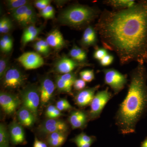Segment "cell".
I'll return each mask as SVG.
<instances>
[{"label": "cell", "mask_w": 147, "mask_h": 147, "mask_svg": "<svg viewBox=\"0 0 147 147\" xmlns=\"http://www.w3.org/2000/svg\"><path fill=\"white\" fill-rule=\"evenodd\" d=\"M29 4H30V2L27 0H9L6 2L7 6L10 11Z\"/></svg>", "instance_id": "83f0119b"}, {"label": "cell", "mask_w": 147, "mask_h": 147, "mask_svg": "<svg viewBox=\"0 0 147 147\" xmlns=\"http://www.w3.org/2000/svg\"><path fill=\"white\" fill-rule=\"evenodd\" d=\"M147 72L138 64L130 73V84L125 98L116 113L115 123L123 135L135 132L139 121L147 112Z\"/></svg>", "instance_id": "7a4b0ae2"}, {"label": "cell", "mask_w": 147, "mask_h": 147, "mask_svg": "<svg viewBox=\"0 0 147 147\" xmlns=\"http://www.w3.org/2000/svg\"><path fill=\"white\" fill-rule=\"evenodd\" d=\"M75 144L77 147H90L93 144L92 143H76Z\"/></svg>", "instance_id": "bcb514c9"}, {"label": "cell", "mask_w": 147, "mask_h": 147, "mask_svg": "<svg viewBox=\"0 0 147 147\" xmlns=\"http://www.w3.org/2000/svg\"><path fill=\"white\" fill-rule=\"evenodd\" d=\"M56 85L49 78L42 79L40 89V101L42 105H45L51 99L55 92Z\"/></svg>", "instance_id": "4fadbf2b"}, {"label": "cell", "mask_w": 147, "mask_h": 147, "mask_svg": "<svg viewBox=\"0 0 147 147\" xmlns=\"http://www.w3.org/2000/svg\"><path fill=\"white\" fill-rule=\"evenodd\" d=\"M17 115L20 123L26 127L32 126L36 119L34 114L24 106H22L18 110Z\"/></svg>", "instance_id": "e0dca14e"}, {"label": "cell", "mask_w": 147, "mask_h": 147, "mask_svg": "<svg viewBox=\"0 0 147 147\" xmlns=\"http://www.w3.org/2000/svg\"><path fill=\"white\" fill-rule=\"evenodd\" d=\"M10 140L14 145L23 144L26 143L25 132L20 123L13 121L9 126Z\"/></svg>", "instance_id": "9a60e30c"}, {"label": "cell", "mask_w": 147, "mask_h": 147, "mask_svg": "<svg viewBox=\"0 0 147 147\" xmlns=\"http://www.w3.org/2000/svg\"><path fill=\"white\" fill-rule=\"evenodd\" d=\"M40 45H41L42 48L44 49L45 51L49 54L50 52V46L47 43L46 40L39 39L38 40Z\"/></svg>", "instance_id": "b9f144b4"}, {"label": "cell", "mask_w": 147, "mask_h": 147, "mask_svg": "<svg viewBox=\"0 0 147 147\" xmlns=\"http://www.w3.org/2000/svg\"><path fill=\"white\" fill-rule=\"evenodd\" d=\"M81 63L74 60L71 58L64 57L57 62L55 66V70L62 74L71 73L78 67L83 65Z\"/></svg>", "instance_id": "5bb4252c"}, {"label": "cell", "mask_w": 147, "mask_h": 147, "mask_svg": "<svg viewBox=\"0 0 147 147\" xmlns=\"http://www.w3.org/2000/svg\"><path fill=\"white\" fill-rule=\"evenodd\" d=\"M89 120V113L82 110H74L68 118L69 122L73 129L85 128Z\"/></svg>", "instance_id": "7c38bea8"}, {"label": "cell", "mask_w": 147, "mask_h": 147, "mask_svg": "<svg viewBox=\"0 0 147 147\" xmlns=\"http://www.w3.org/2000/svg\"><path fill=\"white\" fill-rule=\"evenodd\" d=\"M141 147H147V137L142 142Z\"/></svg>", "instance_id": "7dc6e473"}, {"label": "cell", "mask_w": 147, "mask_h": 147, "mask_svg": "<svg viewBox=\"0 0 147 147\" xmlns=\"http://www.w3.org/2000/svg\"><path fill=\"white\" fill-rule=\"evenodd\" d=\"M114 59L113 55L108 54L99 61V63L102 66H108L113 63Z\"/></svg>", "instance_id": "8d00e7d4"}, {"label": "cell", "mask_w": 147, "mask_h": 147, "mask_svg": "<svg viewBox=\"0 0 147 147\" xmlns=\"http://www.w3.org/2000/svg\"><path fill=\"white\" fill-rule=\"evenodd\" d=\"M30 5L29 4L16 9L11 11L12 17L20 25L25 17L27 10Z\"/></svg>", "instance_id": "cb8c5ba5"}, {"label": "cell", "mask_w": 147, "mask_h": 147, "mask_svg": "<svg viewBox=\"0 0 147 147\" xmlns=\"http://www.w3.org/2000/svg\"><path fill=\"white\" fill-rule=\"evenodd\" d=\"M100 87V85H98L78 92L74 98V101L76 105L81 108L90 105L96 94V92Z\"/></svg>", "instance_id": "8fae6325"}, {"label": "cell", "mask_w": 147, "mask_h": 147, "mask_svg": "<svg viewBox=\"0 0 147 147\" xmlns=\"http://www.w3.org/2000/svg\"><path fill=\"white\" fill-rule=\"evenodd\" d=\"M69 55L74 60L79 63H84L87 59L86 51L75 45H74L69 51Z\"/></svg>", "instance_id": "7402d4cb"}, {"label": "cell", "mask_w": 147, "mask_h": 147, "mask_svg": "<svg viewBox=\"0 0 147 147\" xmlns=\"http://www.w3.org/2000/svg\"><path fill=\"white\" fill-rule=\"evenodd\" d=\"M42 27L38 28L34 25H31L26 27L21 37V42L22 45L26 46L29 42L36 39L42 30Z\"/></svg>", "instance_id": "ac0fdd59"}, {"label": "cell", "mask_w": 147, "mask_h": 147, "mask_svg": "<svg viewBox=\"0 0 147 147\" xmlns=\"http://www.w3.org/2000/svg\"><path fill=\"white\" fill-rule=\"evenodd\" d=\"M60 77L69 86H73L74 83L76 80V75L73 72L65 74L59 75Z\"/></svg>", "instance_id": "1f68e13d"}, {"label": "cell", "mask_w": 147, "mask_h": 147, "mask_svg": "<svg viewBox=\"0 0 147 147\" xmlns=\"http://www.w3.org/2000/svg\"><path fill=\"white\" fill-rule=\"evenodd\" d=\"M23 106L30 110L37 118L38 109L40 101V93L34 86H29L21 93Z\"/></svg>", "instance_id": "8992f818"}, {"label": "cell", "mask_w": 147, "mask_h": 147, "mask_svg": "<svg viewBox=\"0 0 147 147\" xmlns=\"http://www.w3.org/2000/svg\"><path fill=\"white\" fill-rule=\"evenodd\" d=\"M100 11L94 7L76 5L66 9L61 13L59 19L62 24L74 28L88 25L98 17Z\"/></svg>", "instance_id": "3957f363"}, {"label": "cell", "mask_w": 147, "mask_h": 147, "mask_svg": "<svg viewBox=\"0 0 147 147\" xmlns=\"http://www.w3.org/2000/svg\"><path fill=\"white\" fill-rule=\"evenodd\" d=\"M96 140L94 136H90L85 133H82L78 134L71 140L74 143H92L93 144Z\"/></svg>", "instance_id": "484cf974"}, {"label": "cell", "mask_w": 147, "mask_h": 147, "mask_svg": "<svg viewBox=\"0 0 147 147\" xmlns=\"http://www.w3.org/2000/svg\"><path fill=\"white\" fill-rule=\"evenodd\" d=\"M9 147V146H7V147Z\"/></svg>", "instance_id": "c3c4849f"}, {"label": "cell", "mask_w": 147, "mask_h": 147, "mask_svg": "<svg viewBox=\"0 0 147 147\" xmlns=\"http://www.w3.org/2000/svg\"><path fill=\"white\" fill-rule=\"evenodd\" d=\"M68 129L67 124L63 121L58 119H48L41 125L40 131L48 135L55 132L65 133Z\"/></svg>", "instance_id": "30bf717a"}, {"label": "cell", "mask_w": 147, "mask_h": 147, "mask_svg": "<svg viewBox=\"0 0 147 147\" xmlns=\"http://www.w3.org/2000/svg\"><path fill=\"white\" fill-rule=\"evenodd\" d=\"M57 108L56 106L54 105H49L47 107L45 112V116L47 117V118L49 119L50 118V116L51 115V114L53 112L54 110Z\"/></svg>", "instance_id": "7bdbcfd3"}, {"label": "cell", "mask_w": 147, "mask_h": 147, "mask_svg": "<svg viewBox=\"0 0 147 147\" xmlns=\"http://www.w3.org/2000/svg\"><path fill=\"white\" fill-rule=\"evenodd\" d=\"M56 86L58 90L61 92L71 93V87H70L63 81L59 76L56 78Z\"/></svg>", "instance_id": "f1b7e54d"}, {"label": "cell", "mask_w": 147, "mask_h": 147, "mask_svg": "<svg viewBox=\"0 0 147 147\" xmlns=\"http://www.w3.org/2000/svg\"><path fill=\"white\" fill-rule=\"evenodd\" d=\"M103 47L117 54L122 65L147 61V1L118 10L103 11L95 28Z\"/></svg>", "instance_id": "6da1fadb"}, {"label": "cell", "mask_w": 147, "mask_h": 147, "mask_svg": "<svg viewBox=\"0 0 147 147\" xmlns=\"http://www.w3.org/2000/svg\"><path fill=\"white\" fill-rule=\"evenodd\" d=\"M108 54V50L105 48L97 47L94 53L93 57L95 59L100 61Z\"/></svg>", "instance_id": "e575fe53"}, {"label": "cell", "mask_w": 147, "mask_h": 147, "mask_svg": "<svg viewBox=\"0 0 147 147\" xmlns=\"http://www.w3.org/2000/svg\"><path fill=\"white\" fill-rule=\"evenodd\" d=\"M51 2L50 0H37L34 2V5L40 11L50 5Z\"/></svg>", "instance_id": "74e56055"}, {"label": "cell", "mask_w": 147, "mask_h": 147, "mask_svg": "<svg viewBox=\"0 0 147 147\" xmlns=\"http://www.w3.org/2000/svg\"><path fill=\"white\" fill-rule=\"evenodd\" d=\"M46 40L50 47L55 50H59L65 45V42L62 34L58 30L50 32L47 36Z\"/></svg>", "instance_id": "2e32d148"}, {"label": "cell", "mask_w": 147, "mask_h": 147, "mask_svg": "<svg viewBox=\"0 0 147 147\" xmlns=\"http://www.w3.org/2000/svg\"><path fill=\"white\" fill-rule=\"evenodd\" d=\"M34 48L38 54H41L44 56H47L49 54L42 48L38 40H37L34 44Z\"/></svg>", "instance_id": "f35d334b"}, {"label": "cell", "mask_w": 147, "mask_h": 147, "mask_svg": "<svg viewBox=\"0 0 147 147\" xmlns=\"http://www.w3.org/2000/svg\"><path fill=\"white\" fill-rule=\"evenodd\" d=\"M81 79L85 82H90L95 78L94 71L93 69H86L81 71L79 73Z\"/></svg>", "instance_id": "4dcf8cb0"}, {"label": "cell", "mask_w": 147, "mask_h": 147, "mask_svg": "<svg viewBox=\"0 0 147 147\" xmlns=\"http://www.w3.org/2000/svg\"><path fill=\"white\" fill-rule=\"evenodd\" d=\"M113 96L108 88L96 93L90 105V109L88 113L90 120H94L100 117L105 105Z\"/></svg>", "instance_id": "277c9868"}, {"label": "cell", "mask_w": 147, "mask_h": 147, "mask_svg": "<svg viewBox=\"0 0 147 147\" xmlns=\"http://www.w3.org/2000/svg\"><path fill=\"white\" fill-rule=\"evenodd\" d=\"M104 3L117 10L131 7L136 3L135 1L132 0H109L104 1Z\"/></svg>", "instance_id": "44dd1931"}, {"label": "cell", "mask_w": 147, "mask_h": 147, "mask_svg": "<svg viewBox=\"0 0 147 147\" xmlns=\"http://www.w3.org/2000/svg\"><path fill=\"white\" fill-rule=\"evenodd\" d=\"M12 28L11 21L8 17H4L0 21V33L1 34L8 33Z\"/></svg>", "instance_id": "4316f807"}, {"label": "cell", "mask_w": 147, "mask_h": 147, "mask_svg": "<svg viewBox=\"0 0 147 147\" xmlns=\"http://www.w3.org/2000/svg\"><path fill=\"white\" fill-rule=\"evenodd\" d=\"M55 14V9L50 5L40 11V16L45 19H50L54 18Z\"/></svg>", "instance_id": "f546056e"}, {"label": "cell", "mask_w": 147, "mask_h": 147, "mask_svg": "<svg viewBox=\"0 0 147 147\" xmlns=\"http://www.w3.org/2000/svg\"><path fill=\"white\" fill-rule=\"evenodd\" d=\"M36 12L32 6L30 5L20 25L25 27L33 25L36 22Z\"/></svg>", "instance_id": "603a6c76"}, {"label": "cell", "mask_w": 147, "mask_h": 147, "mask_svg": "<svg viewBox=\"0 0 147 147\" xmlns=\"http://www.w3.org/2000/svg\"><path fill=\"white\" fill-rule=\"evenodd\" d=\"M73 86L75 90L81 91L85 89L86 87V82L82 79H76L74 83Z\"/></svg>", "instance_id": "d590c367"}, {"label": "cell", "mask_w": 147, "mask_h": 147, "mask_svg": "<svg viewBox=\"0 0 147 147\" xmlns=\"http://www.w3.org/2000/svg\"><path fill=\"white\" fill-rule=\"evenodd\" d=\"M20 104V100L16 96L5 92H1L0 105L6 114L8 115H12Z\"/></svg>", "instance_id": "9c48e42d"}, {"label": "cell", "mask_w": 147, "mask_h": 147, "mask_svg": "<svg viewBox=\"0 0 147 147\" xmlns=\"http://www.w3.org/2000/svg\"><path fill=\"white\" fill-rule=\"evenodd\" d=\"M8 58L2 57L0 59V77L2 79L7 71L8 70Z\"/></svg>", "instance_id": "836d02e7"}, {"label": "cell", "mask_w": 147, "mask_h": 147, "mask_svg": "<svg viewBox=\"0 0 147 147\" xmlns=\"http://www.w3.org/2000/svg\"><path fill=\"white\" fill-rule=\"evenodd\" d=\"M17 60L24 68L28 70L39 68L44 64V60L41 55L34 52L23 53Z\"/></svg>", "instance_id": "ba28073f"}, {"label": "cell", "mask_w": 147, "mask_h": 147, "mask_svg": "<svg viewBox=\"0 0 147 147\" xmlns=\"http://www.w3.org/2000/svg\"><path fill=\"white\" fill-rule=\"evenodd\" d=\"M10 135L9 134L7 129L3 124H0V147H7L9 146Z\"/></svg>", "instance_id": "d4e9b609"}, {"label": "cell", "mask_w": 147, "mask_h": 147, "mask_svg": "<svg viewBox=\"0 0 147 147\" xmlns=\"http://www.w3.org/2000/svg\"><path fill=\"white\" fill-rule=\"evenodd\" d=\"M33 147H47V146L45 143L42 141H40L36 137H35Z\"/></svg>", "instance_id": "f6af8a7d"}, {"label": "cell", "mask_w": 147, "mask_h": 147, "mask_svg": "<svg viewBox=\"0 0 147 147\" xmlns=\"http://www.w3.org/2000/svg\"><path fill=\"white\" fill-rule=\"evenodd\" d=\"M104 74V82L110 87L115 94L123 90L127 82V76L113 68L102 70Z\"/></svg>", "instance_id": "5b68a950"}, {"label": "cell", "mask_w": 147, "mask_h": 147, "mask_svg": "<svg viewBox=\"0 0 147 147\" xmlns=\"http://www.w3.org/2000/svg\"><path fill=\"white\" fill-rule=\"evenodd\" d=\"M1 38H2V39L4 40L5 42L8 45L9 47L11 48V49H12L13 45V40H12V38L10 36H9L8 35H4L2 36Z\"/></svg>", "instance_id": "60d3db41"}, {"label": "cell", "mask_w": 147, "mask_h": 147, "mask_svg": "<svg viewBox=\"0 0 147 147\" xmlns=\"http://www.w3.org/2000/svg\"><path fill=\"white\" fill-rule=\"evenodd\" d=\"M4 87L9 89H15L22 86L25 81V76L16 67L9 69L2 79Z\"/></svg>", "instance_id": "52a82bcc"}, {"label": "cell", "mask_w": 147, "mask_h": 147, "mask_svg": "<svg viewBox=\"0 0 147 147\" xmlns=\"http://www.w3.org/2000/svg\"><path fill=\"white\" fill-rule=\"evenodd\" d=\"M56 106L61 112L71 110L72 108V106L68 100L64 98L58 100L56 103Z\"/></svg>", "instance_id": "d6a6232c"}, {"label": "cell", "mask_w": 147, "mask_h": 147, "mask_svg": "<svg viewBox=\"0 0 147 147\" xmlns=\"http://www.w3.org/2000/svg\"><path fill=\"white\" fill-rule=\"evenodd\" d=\"M0 48L1 52L3 53H9L12 50L2 38L0 40Z\"/></svg>", "instance_id": "ab89813d"}, {"label": "cell", "mask_w": 147, "mask_h": 147, "mask_svg": "<svg viewBox=\"0 0 147 147\" xmlns=\"http://www.w3.org/2000/svg\"><path fill=\"white\" fill-rule=\"evenodd\" d=\"M66 139V136L64 132H53L48 134L47 142L52 147H60L63 144Z\"/></svg>", "instance_id": "ffe728a7"}, {"label": "cell", "mask_w": 147, "mask_h": 147, "mask_svg": "<svg viewBox=\"0 0 147 147\" xmlns=\"http://www.w3.org/2000/svg\"><path fill=\"white\" fill-rule=\"evenodd\" d=\"M97 42L96 30L92 26H88L83 34L81 40V44L84 47H89L95 46Z\"/></svg>", "instance_id": "d6986e66"}, {"label": "cell", "mask_w": 147, "mask_h": 147, "mask_svg": "<svg viewBox=\"0 0 147 147\" xmlns=\"http://www.w3.org/2000/svg\"><path fill=\"white\" fill-rule=\"evenodd\" d=\"M62 115H63V114L61 111L56 108L51 114L49 119H57Z\"/></svg>", "instance_id": "ee69618b"}]
</instances>
